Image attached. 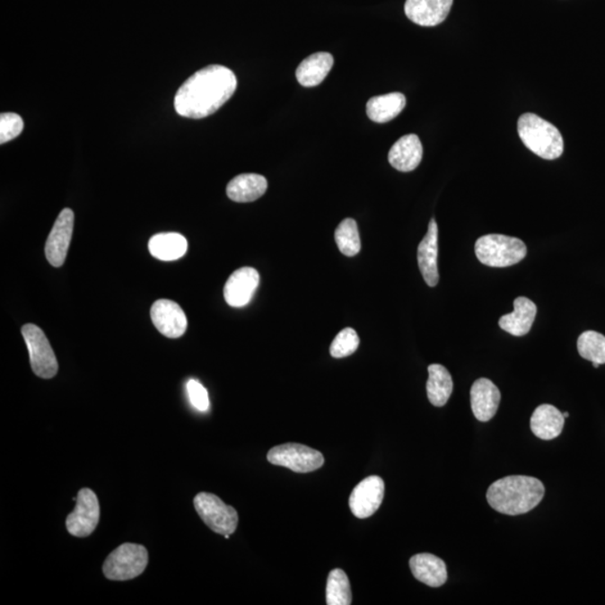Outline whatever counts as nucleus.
Masks as SVG:
<instances>
[{
    "instance_id": "obj_1",
    "label": "nucleus",
    "mask_w": 605,
    "mask_h": 605,
    "mask_svg": "<svg viewBox=\"0 0 605 605\" xmlns=\"http://www.w3.org/2000/svg\"><path fill=\"white\" fill-rule=\"evenodd\" d=\"M237 84L236 75L228 67H203L180 85L175 94V110L185 118H206L233 96Z\"/></svg>"
},
{
    "instance_id": "obj_2",
    "label": "nucleus",
    "mask_w": 605,
    "mask_h": 605,
    "mask_svg": "<svg viewBox=\"0 0 605 605\" xmlns=\"http://www.w3.org/2000/svg\"><path fill=\"white\" fill-rule=\"evenodd\" d=\"M544 495L545 487L539 478L510 476L492 483L487 492V500L495 512L518 516L536 508Z\"/></svg>"
},
{
    "instance_id": "obj_3",
    "label": "nucleus",
    "mask_w": 605,
    "mask_h": 605,
    "mask_svg": "<svg viewBox=\"0 0 605 605\" xmlns=\"http://www.w3.org/2000/svg\"><path fill=\"white\" fill-rule=\"evenodd\" d=\"M518 134L523 145L544 160H557L564 152L559 130L535 114H523L518 120Z\"/></svg>"
},
{
    "instance_id": "obj_4",
    "label": "nucleus",
    "mask_w": 605,
    "mask_h": 605,
    "mask_svg": "<svg viewBox=\"0 0 605 605\" xmlns=\"http://www.w3.org/2000/svg\"><path fill=\"white\" fill-rule=\"evenodd\" d=\"M476 255L489 267H510L521 263L527 255V247L521 239L504 234H487L476 242Z\"/></svg>"
},
{
    "instance_id": "obj_5",
    "label": "nucleus",
    "mask_w": 605,
    "mask_h": 605,
    "mask_svg": "<svg viewBox=\"0 0 605 605\" xmlns=\"http://www.w3.org/2000/svg\"><path fill=\"white\" fill-rule=\"evenodd\" d=\"M148 552L143 545L123 544L103 563V574L111 581H128L142 575L148 566Z\"/></svg>"
},
{
    "instance_id": "obj_6",
    "label": "nucleus",
    "mask_w": 605,
    "mask_h": 605,
    "mask_svg": "<svg viewBox=\"0 0 605 605\" xmlns=\"http://www.w3.org/2000/svg\"><path fill=\"white\" fill-rule=\"evenodd\" d=\"M194 507L206 525L216 534L230 536L236 531L238 513L232 505L225 504L219 496L200 492L194 498Z\"/></svg>"
},
{
    "instance_id": "obj_7",
    "label": "nucleus",
    "mask_w": 605,
    "mask_h": 605,
    "mask_svg": "<svg viewBox=\"0 0 605 605\" xmlns=\"http://www.w3.org/2000/svg\"><path fill=\"white\" fill-rule=\"evenodd\" d=\"M27 349L30 351L31 369L36 376L52 379L58 372L56 354L42 329L35 324H26L22 328Z\"/></svg>"
},
{
    "instance_id": "obj_8",
    "label": "nucleus",
    "mask_w": 605,
    "mask_h": 605,
    "mask_svg": "<svg viewBox=\"0 0 605 605\" xmlns=\"http://www.w3.org/2000/svg\"><path fill=\"white\" fill-rule=\"evenodd\" d=\"M267 459L274 465L297 473L313 472L324 464L323 455L319 451L295 443L275 446L269 451Z\"/></svg>"
},
{
    "instance_id": "obj_9",
    "label": "nucleus",
    "mask_w": 605,
    "mask_h": 605,
    "mask_svg": "<svg viewBox=\"0 0 605 605\" xmlns=\"http://www.w3.org/2000/svg\"><path fill=\"white\" fill-rule=\"evenodd\" d=\"M99 519H101V505L97 495L88 487L81 489L76 496L75 508L66 518L67 531L72 536L83 539L96 530Z\"/></svg>"
},
{
    "instance_id": "obj_10",
    "label": "nucleus",
    "mask_w": 605,
    "mask_h": 605,
    "mask_svg": "<svg viewBox=\"0 0 605 605\" xmlns=\"http://www.w3.org/2000/svg\"><path fill=\"white\" fill-rule=\"evenodd\" d=\"M385 496V482L381 477L365 478L352 491L349 504L352 513L356 518L372 517L382 504Z\"/></svg>"
},
{
    "instance_id": "obj_11",
    "label": "nucleus",
    "mask_w": 605,
    "mask_h": 605,
    "mask_svg": "<svg viewBox=\"0 0 605 605\" xmlns=\"http://www.w3.org/2000/svg\"><path fill=\"white\" fill-rule=\"evenodd\" d=\"M75 214L71 209H65L57 216L52 232L45 245V255L53 267H61L65 264L69 250L72 233H74Z\"/></svg>"
},
{
    "instance_id": "obj_12",
    "label": "nucleus",
    "mask_w": 605,
    "mask_h": 605,
    "mask_svg": "<svg viewBox=\"0 0 605 605\" xmlns=\"http://www.w3.org/2000/svg\"><path fill=\"white\" fill-rule=\"evenodd\" d=\"M151 318L158 331L167 338H178L187 331V315L178 302L156 301L151 309Z\"/></svg>"
},
{
    "instance_id": "obj_13",
    "label": "nucleus",
    "mask_w": 605,
    "mask_h": 605,
    "mask_svg": "<svg viewBox=\"0 0 605 605\" xmlns=\"http://www.w3.org/2000/svg\"><path fill=\"white\" fill-rule=\"evenodd\" d=\"M437 257H439V227L435 219H432L428 224L426 236L423 238L417 250L418 267L424 281L430 287H435L440 281Z\"/></svg>"
},
{
    "instance_id": "obj_14",
    "label": "nucleus",
    "mask_w": 605,
    "mask_h": 605,
    "mask_svg": "<svg viewBox=\"0 0 605 605\" xmlns=\"http://www.w3.org/2000/svg\"><path fill=\"white\" fill-rule=\"evenodd\" d=\"M453 0H406L405 13L419 26L433 27L448 18Z\"/></svg>"
},
{
    "instance_id": "obj_15",
    "label": "nucleus",
    "mask_w": 605,
    "mask_h": 605,
    "mask_svg": "<svg viewBox=\"0 0 605 605\" xmlns=\"http://www.w3.org/2000/svg\"><path fill=\"white\" fill-rule=\"evenodd\" d=\"M259 285V274L255 268L242 267L229 277L224 286V300L230 306H246Z\"/></svg>"
},
{
    "instance_id": "obj_16",
    "label": "nucleus",
    "mask_w": 605,
    "mask_h": 605,
    "mask_svg": "<svg viewBox=\"0 0 605 605\" xmlns=\"http://www.w3.org/2000/svg\"><path fill=\"white\" fill-rule=\"evenodd\" d=\"M501 394L498 387L487 378L478 379L471 388V408L480 422H489L499 408Z\"/></svg>"
},
{
    "instance_id": "obj_17",
    "label": "nucleus",
    "mask_w": 605,
    "mask_h": 605,
    "mask_svg": "<svg viewBox=\"0 0 605 605\" xmlns=\"http://www.w3.org/2000/svg\"><path fill=\"white\" fill-rule=\"evenodd\" d=\"M423 145L417 135L410 134L401 137L390 148L388 161L397 171H412L421 164Z\"/></svg>"
},
{
    "instance_id": "obj_18",
    "label": "nucleus",
    "mask_w": 605,
    "mask_h": 605,
    "mask_svg": "<svg viewBox=\"0 0 605 605\" xmlns=\"http://www.w3.org/2000/svg\"><path fill=\"white\" fill-rule=\"evenodd\" d=\"M537 314L535 302L527 297H518L513 302V311L501 316L499 327L514 337H523L530 333Z\"/></svg>"
},
{
    "instance_id": "obj_19",
    "label": "nucleus",
    "mask_w": 605,
    "mask_h": 605,
    "mask_svg": "<svg viewBox=\"0 0 605 605\" xmlns=\"http://www.w3.org/2000/svg\"><path fill=\"white\" fill-rule=\"evenodd\" d=\"M415 579L431 588H440L448 581V570L441 558L432 554H417L409 561Z\"/></svg>"
},
{
    "instance_id": "obj_20",
    "label": "nucleus",
    "mask_w": 605,
    "mask_h": 605,
    "mask_svg": "<svg viewBox=\"0 0 605 605\" xmlns=\"http://www.w3.org/2000/svg\"><path fill=\"white\" fill-rule=\"evenodd\" d=\"M566 417L555 406L544 404L530 418L531 432L540 440L550 441L562 434Z\"/></svg>"
},
{
    "instance_id": "obj_21",
    "label": "nucleus",
    "mask_w": 605,
    "mask_h": 605,
    "mask_svg": "<svg viewBox=\"0 0 605 605\" xmlns=\"http://www.w3.org/2000/svg\"><path fill=\"white\" fill-rule=\"evenodd\" d=\"M334 65L332 54L319 52L311 54L301 63L296 70V78L302 87H316L323 83Z\"/></svg>"
},
{
    "instance_id": "obj_22",
    "label": "nucleus",
    "mask_w": 605,
    "mask_h": 605,
    "mask_svg": "<svg viewBox=\"0 0 605 605\" xmlns=\"http://www.w3.org/2000/svg\"><path fill=\"white\" fill-rule=\"evenodd\" d=\"M267 188V180L263 175L241 174L230 180L227 196L234 202H252L263 197Z\"/></svg>"
},
{
    "instance_id": "obj_23",
    "label": "nucleus",
    "mask_w": 605,
    "mask_h": 605,
    "mask_svg": "<svg viewBox=\"0 0 605 605\" xmlns=\"http://www.w3.org/2000/svg\"><path fill=\"white\" fill-rule=\"evenodd\" d=\"M406 107L403 93L392 92L370 99L367 103V115L370 120L378 124H385L395 119Z\"/></svg>"
},
{
    "instance_id": "obj_24",
    "label": "nucleus",
    "mask_w": 605,
    "mask_h": 605,
    "mask_svg": "<svg viewBox=\"0 0 605 605\" xmlns=\"http://www.w3.org/2000/svg\"><path fill=\"white\" fill-rule=\"evenodd\" d=\"M148 250L155 259L173 261L182 259L188 251V241L182 234L169 232L158 233L151 238Z\"/></svg>"
},
{
    "instance_id": "obj_25",
    "label": "nucleus",
    "mask_w": 605,
    "mask_h": 605,
    "mask_svg": "<svg viewBox=\"0 0 605 605\" xmlns=\"http://www.w3.org/2000/svg\"><path fill=\"white\" fill-rule=\"evenodd\" d=\"M426 390L428 399L436 408L448 403L453 391V381L449 370L442 364H431L428 367Z\"/></svg>"
},
{
    "instance_id": "obj_26",
    "label": "nucleus",
    "mask_w": 605,
    "mask_h": 605,
    "mask_svg": "<svg viewBox=\"0 0 605 605\" xmlns=\"http://www.w3.org/2000/svg\"><path fill=\"white\" fill-rule=\"evenodd\" d=\"M352 592L349 579L345 571L336 568L329 572L327 584L328 605H350Z\"/></svg>"
},
{
    "instance_id": "obj_27",
    "label": "nucleus",
    "mask_w": 605,
    "mask_h": 605,
    "mask_svg": "<svg viewBox=\"0 0 605 605\" xmlns=\"http://www.w3.org/2000/svg\"><path fill=\"white\" fill-rule=\"evenodd\" d=\"M336 242L338 250L346 257L358 255L361 241L358 224L354 219H345L336 230Z\"/></svg>"
},
{
    "instance_id": "obj_28",
    "label": "nucleus",
    "mask_w": 605,
    "mask_h": 605,
    "mask_svg": "<svg viewBox=\"0 0 605 605\" xmlns=\"http://www.w3.org/2000/svg\"><path fill=\"white\" fill-rule=\"evenodd\" d=\"M577 350L582 358L597 363L605 364V337L595 331L582 333L577 340Z\"/></svg>"
},
{
    "instance_id": "obj_29",
    "label": "nucleus",
    "mask_w": 605,
    "mask_h": 605,
    "mask_svg": "<svg viewBox=\"0 0 605 605\" xmlns=\"http://www.w3.org/2000/svg\"><path fill=\"white\" fill-rule=\"evenodd\" d=\"M359 345L358 333L354 329L346 328L334 338L329 352H331L333 358H346V356L354 355Z\"/></svg>"
},
{
    "instance_id": "obj_30",
    "label": "nucleus",
    "mask_w": 605,
    "mask_h": 605,
    "mask_svg": "<svg viewBox=\"0 0 605 605\" xmlns=\"http://www.w3.org/2000/svg\"><path fill=\"white\" fill-rule=\"evenodd\" d=\"M24 129V121L20 115L4 112L0 115V144L4 145L20 136Z\"/></svg>"
},
{
    "instance_id": "obj_31",
    "label": "nucleus",
    "mask_w": 605,
    "mask_h": 605,
    "mask_svg": "<svg viewBox=\"0 0 605 605\" xmlns=\"http://www.w3.org/2000/svg\"><path fill=\"white\" fill-rule=\"evenodd\" d=\"M189 399L194 408L198 412H207L210 408L209 395L200 382L191 379L187 385Z\"/></svg>"
},
{
    "instance_id": "obj_32",
    "label": "nucleus",
    "mask_w": 605,
    "mask_h": 605,
    "mask_svg": "<svg viewBox=\"0 0 605 605\" xmlns=\"http://www.w3.org/2000/svg\"><path fill=\"white\" fill-rule=\"evenodd\" d=\"M563 415H564V417H566V418L570 417V413L566 412V413H564Z\"/></svg>"
},
{
    "instance_id": "obj_33",
    "label": "nucleus",
    "mask_w": 605,
    "mask_h": 605,
    "mask_svg": "<svg viewBox=\"0 0 605 605\" xmlns=\"http://www.w3.org/2000/svg\"><path fill=\"white\" fill-rule=\"evenodd\" d=\"M593 367H594V368H599V367H600V364H597V363H593Z\"/></svg>"
}]
</instances>
